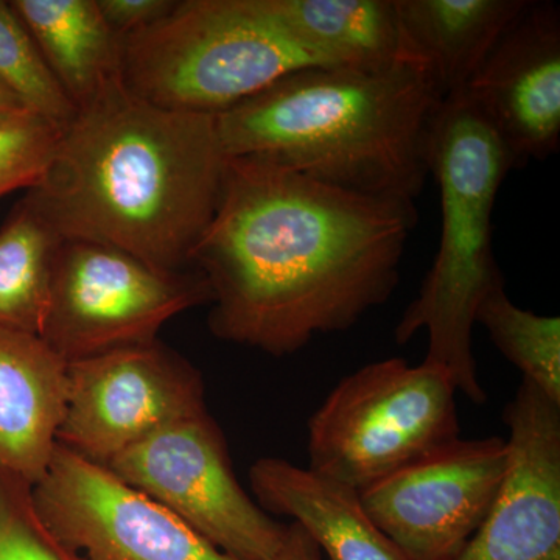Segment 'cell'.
I'll use <instances>...</instances> for the list:
<instances>
[{
	"label": "cell",
	"instance_id": "obj_1",
	"mask_svg": "<svg viewBox=\"0 0 560 560\" xmlns=\"http://www.w3.org/2000/svg\"><path fill=\"white\" fill-rule=\"evenodd\" d=\"M415 202L364 197L271 162L226 158L191 268L217 338L272 357L349 330L399 285Z\"/></svg>",
	"mask_w": 560,
	"mask_h": 560
},
{
	"label": "cell",
	"instance_id": "obj_2",
	"mask_svg": "<svg viewBox=\"0 0 560 560\" xmlns=\"http://www.w3.org/2000/svg\"><path fill=\"white\" fill-rule=\"evenodd\" d=\"M224 164L215 116L158 108L117 73L77 108L25 198L62 238L186 271L219 208Z\"/></svg>",
	"mask_w": 560,
	"mask_h": 560
},
{
	"label": "cell",
	"instance_id": "obj_3",
	"mask_svg": "<svg viewBox=\"0 0 560 560\" xmlns=\"http://www.w3.org/2000/svg\"><path fill=\"white\" fill-rule=\"evenodd\" d=\"M444 102L425 66H316L215 116L226 158L290 168L326 186L415 202L430 175Z\"/></svg>",
	"mask_w": 560,
	"mask_h": 560
},
{
	"label": "cell",
	"instance_id": "obj_4",
	"mask_svg": "<svg viewBox=\"0 0 560 560\" xmlns=\"http://www.w3.org/2000/svg\"><path fill=\"white\" fill-rule=\"evenodd\" d=\"M517 165L485 117L464 92L448 95L434 119L430 173L441 195L440 249L416 300L394 330L399 346L429 335L423 361L451 375L456 390L482 405L471 331L478 305L503 278L492 253V213L497 195Z\"/></svg>",
	"mask_w": 560,
	"mask_h": 560
},
{
	"label": "cell",
	"instance_id": "obj_5",
	"mask_svg": "<svg viewBox=\"0 0 560 560\" xmlns=\"http://www.w3.org/2000/svg\"><path fill=\"white\" fill-rule=\"evenodd\" d=\"M316 66L253 0H184L121 38L119 77L158 108L219 116Z\"/></svg>",
	"mask_w": 560,
	"mask_h": 560
},
{
	"label": "cell",
	"instance_id": "obj_6",
	"mask_svg": "<svg viewBox=\"0 0 560 560\" xmlns=\"http://www.w3.org/2000/svg\"><path fill=\"white\" fill-rule=\"evenodd\" d=\"M451 375L404 359L346 375L308 420V469L363 490L459 438Z\"/></svg>",
	"mask_w": 560,
	"mask_h": 560
},
{
	"label": "cell",
	"instance_id": "obj_7",
	"mask_svg": "<svg viewBox=\"0 0 560 560\" xmlns=\"http://www.w3.org/2000/svg\"><path fill=\"white\" fill-rule=\"evenodd\" d=\"M210 300L195 268L162 271L113 246L62 238L40 338L70 363L158 340L173 316Z\"/></svg>",
	"mask_w": 560,
	"mask_h": 560
},
{
	"label": "cell",
	"instance_id": "obj_8",
	"mask_svg": "<svg viewBox=\"0 0 560 560\" xmlns=\"http://www.w3.org/2000/svg\"><path fill=\"white\" fill-rule=\"evenodd\" d=\"M105 467L235 558L271 560L282 544L287 525L242 488L208 411L162 427Z\"/></svg>",
	"mask_w": 560,
	"mask_h": 560
},
{
	"label": "cell",
	"instance_id": "obj_9",
	"mask_svg": "<svg viewBox=\"0 0 560 560\" xmlns=\"http://www.w3.org/2000/svg\"><path fill=\"white\" fill-rule=\"evenodd\" d=\"M206 411L201 372L154 340L68 363L57 441L105 466L162 427Z\"/></svg>",
	"mask_w": 560,
	"mask_h": 560
},
{
	"label": "cell",
	"instance_id": "obj_10",
	"mask_svg": "<svg viewBox=\"0 0 560 560\" xmlns=\"http://www.w3.org/2000/svg\"><path fill=\"white\" fill-rule=\"evenodd\" d=\"M32 495L44 525L84 560H243L61 444Z\"/></svg>",
	"mask_w": 560,
	"mask_h": 560
},
{
	"label": "cell",
	"instance_id": "obj_11",
	"mask_svg": "<svg viewBox=\"0 0 560 560\" xmlns=\"http://www.w3.org/2000/svg\"><path fill=\"white\" fill-rule=\"evenodd\" d=\"M506 463L503 438H456L360 490L361 503L408 559L451 560L485 521Z\"/></svg>",
	"mask_w": 560,
	"mask_h": 560
},
{
	"label": "cell",
	"instance_id": "obj_12",
	"mask_svg": "<svg viewBox=\"0 0 560 560\" xmlns=\"http://www.w3.org/2000/svg\"><path fill=\"white\" fill-rule=\"evenodd\" d=\"M503 422L510 438L500 488L451 560H560V405L523 381Z\"/></svg>",
	"mask_w": 560,
	"mask_h": 560
},
{
	"label": "cell",
	"instance_id": "obj_13",
	"mask_svg": "<svg viewBox=\"0 0 560 560\" xmlns=\"http://www.w3.org/2000/svg\"><path fill=\"white\" fill-rule=\"evenodd\" d=\"M515 162L560 145V14L528 2L464 91Z\"/></svg>",
	"mask_w": 560,
	"mask_h": 560
},
{
	"label": "cell",
	"instance_id": "obj_14",
	"mask_svg": "<svg viewBox=\"0 0 560 560\" xmlns=\"http://www.w3.org/2000/svg\"><path fill=\"white\" fill-rule=\"evenodd\" d=\"M68 361L36 335L0 324V466L36 485L57 448Z\"/></svg>",
	"mask_w": 560,
	"mask_h": 560
},
{
	"label": "cell",
	"instance_id": "obj_15",
	"mask_svg": "<svg viewBox=\"0 0 560 560\" xmlns=\"http://www.w3.org/2000/svg\"><path fill=\"white\" fill-rule=\"evenodd\" d=\"M256 503L298 523L324 560H410L349 488L282 458H260L249 469Z\"/></svg>",
	"mask_w": 560,
	"mask_h": 560
},
{
	"label": "cell",
	"instance_id": "obj_16",
	"mask_svg": "<svg viewBox=\"0 0 560 560\" xmlns=\"http://www.w3.org/2000/svg\"><path fill=\"white\" fill-rule=\"evenodd\" d=\"M405 58L429 70L442 98L459 94L526 0H394Z\"/></svg>",
	"mask_w": 560,
	"mask_h": 560
},
{
	"label": "cell",
	"instance_id": "obj_17",
	"mask_svg": "<svg viewBox=\"0 0 560 560\" xmlns=\"http://www.w3.org/2000/svg\"><path fill=\"white\" fill-rule=\"evenodd\" d=\"M253 3L320 66L378 68L405 58L394 0H253Z\"/></svg>",
	"mask_w": 560,
	"mask_h": 560
},
{
	"label": "cell",
	"instance_id": "obj_18",
	"mask_svg": "<svg viewBox=\"0 0 560 560\" xmlns=\"http://www.w3.org/2000/svg\"><path fill=\"white\" fill-rule=\"evenodd\" d=\"M10 5L75 108L119 73L121 36L97 0H13Z\"/></svg>",
	"mask_w": 560,
	"mask_h": 560
},
{
	"label": "cell",
	"instance_id": "obj_19",
	"mask_svg": "<svg viewBox=\"0 0 560 560\" xmlns=\"http://www.w3.org/2000/svg\"><path fill=\"white\" fill-rule=\"evenodd\" d=\"M62 237L22 198L0 228V324L40 337Z\"/></svg>",
	"mask_w": 560,
	"mask_h": 560
},
{
	"label": "cell",
	"instance_id": "obj_20",
	"mask_svg": "<svg viewBox=\"0 0 560 560\" xmlns=\"http://www.w3.org/2000/svg\"><path fill=\"white\" fill-rule=\"evenodd\" d=\"M475 324H481L504 359L522 371L545 396L560 405V319L518 307L501 278L478 305Z\"/></svg>",
	"mask_w": 560,
	"mask_h": 560
},
{
	"label": "cell",
	"instance_id": "obj_21",
	"mask_svg": "<svg viewBox=\"0 0 560 560\" xmlns=\"http://www.w3.org/2000/svg\"><path fill=\"white\" fill-rule=\"evenodd\" d=\"M0 83L9 88L25 108L66 127L75 105L61 90L40 57L38 47L10 2L0 0Z\"/></svg>",
	"mask_w": 560,
	"mask_h": 560
},
{
	"label": "cell",
	"instance_id": "obj_22",
	"mask_svg": "<svg viewBox=\"0 0 560 560\" xmlns=\"http://www.w3.org/2000/svg\"><path fill=\"white\" fill-rule=\"evenodd\" d=\"M0 560H84L40 521L32 485L0 466Z\"/></svg>",
	"mask_w": 560,
	"mask_h": 560
},
{
	"label": "cell",
	"instance_id": "obj_23",
	"mask_svg": "<svg viewBox=\"0 0 560 560\" xmlns=\"http://www.w3.org/2000/svg\"><path fill=\"white\" fill-rule=\"evenodd\" d=\"M62 128L32 110L0 119V198L38 183Z\"/></svg>",
	"mask_w": 560,
	"mask_h": 560
},
{
	"label": "cell",
	"instance_id": "obj_24",
	"mask_svg": "<svg viewBox=\"0 0 560 560\" xmlns=\"http://www.w3.org/2000/svg\"><path fill=\"white\" fill-rule=\"evenodd\" d=\"M103 18L117 35H131L161 20L175 0H97Z\"/></svg>",
	"mask_w": 560,
	"mask_h": 560
},
{
	"label": "cell",
	"instance_id": "obj_25",
	"mask_svg": "<svg viewBox=\"0 0 560 560\" xmlns=\"http://www.w3.org/2000/svg\"><path fill=\"white\" fill-rule=\"evenodd\" d=\"M271 560H324L312 537L298 523L285 526L282 544Z\"/></svg>",
	"mask_w": 560,
	"mask_h": 560
},
{
	"label": "cell",
	"instance_id": "obj_26",
	"mask_svg": "<svg viewBox=\"0 0 560 560\" xmlns=\"http://www.w3.org/2000/svg\"><path fill=\"white\" fill-rule=\"evenodd\" d=\"M25 110L28 109L25 108L24 103H22L9 88L0 83V119L16 116V114L25 113Z\"/></svg>",
	"mask_w": 560,
	"mask_h": 560
}]
</instances>
